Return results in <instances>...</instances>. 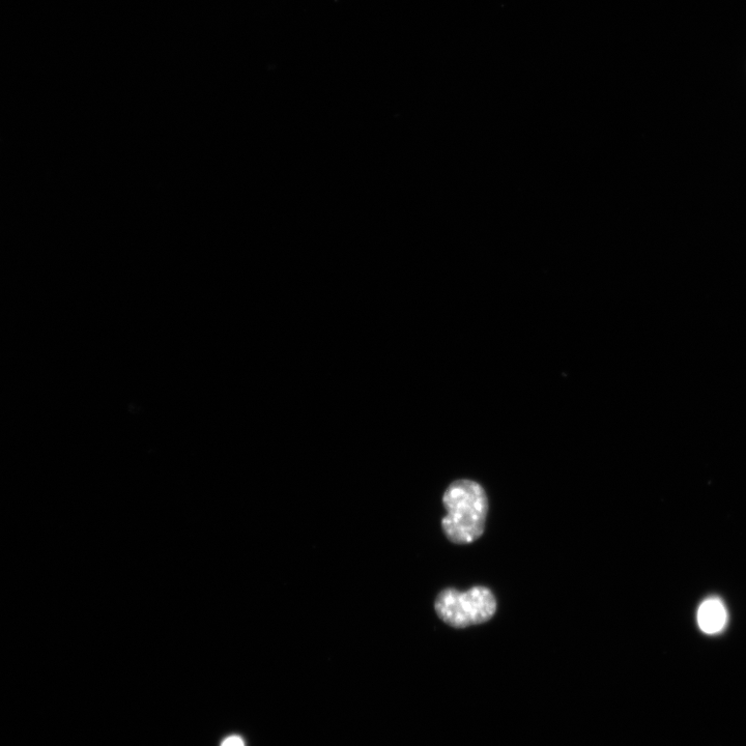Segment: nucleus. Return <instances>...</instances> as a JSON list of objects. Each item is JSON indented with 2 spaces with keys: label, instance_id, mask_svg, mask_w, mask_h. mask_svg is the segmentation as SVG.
Masks as SVG:
<instances>
[{
  "label": "nucleus",
  "instance_id": "nucleus-3",
  "mask_svg": "<svg viewBox=\"0 0 746 746\" xmlns=\"http://www.w3.org/2000/svg\"><path fill=\"white\" fill-rule=\"evenodd\" d=\"M728 620L727 610L719 598H709L698 611V623L705 634L713 635L724 629Z\"/></svg>",
  "mask_w": 746,
  "mask_h": 746
},
{
  "label": "nucleus",
  "instance_id": "nucleus-1",
  "mask_svg": "<svg viewBox=\"0 0 746 746\" xmlns=\"http://www.w3.org/2000/svg\"><path fill=\"white\" fill-rule=\"evenodd\" d=\"M447 510L442 528L455 544H470L479 539L485 529L489 499L483 487L471 480L453 482L443 497Z\"/></svg>",
  "mask_w": 746,
  "mask_h": 746
},
{
  "label": "nucleus",
  "instance_id": "nucleus-2",
  "mask_svg": "<svg viewBox=\"0 0 746 746\" xmlns=\"http://www.w3.org/2000/svg\"><path fill=\"white\" fill-rule=\"evenodd\" d=\"M435 610L449 626L466 628L490 621L497 612V600L489 588L478 586L466 592L449 588L438 595Z\"/></svg>",
  "mask_w": 746,
  "mask_h": 746
},
{
  "label": "nucleus",
  "instance_id": "nucleus-4",
  "mask_svg": "<svg viewBox=\"0 0 746 746\" xmlns=\"http://www.w3.org/2000/svg\"><path fill=\"white\" fill-rule=\"evenodd\" d=\"M221 746H245L243 740L240 737L233 736L229 737L222 743Z\"/></svg>",
  "mask_w": 746,
  "mask_h": 746
}]
</instances>
